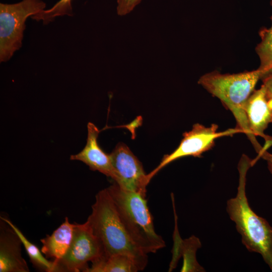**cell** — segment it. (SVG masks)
Masks as SVG:
<instances>
[{
  "instance_id": "6da1fadb",
  "label": "cell",
  "mask_w": 272,
  "mask_h": 272,
  "mask_svg": "<svg viewBox=\"0 0 272 272\" xmlns=\"http://www.w3.org/2000/svg\"><path fill=\"white\" fill-rule=\"evenodd\" d=\"M252 160L242 155L238 164L239 184L236 196L227 202V212L236 224L242 243L250 252L260 254L272 271V227L250 208L246 194V175Z\"/></svg>"
},
{
  "instance_id": "7a4b0ae2",
  "label": "cell",
  "mask_w": 272,
  "mask_h": 272,
  "mask_svg": "<svg viewBox=\"0 0 272 272\" xmlns=\"http://www.w3.org/2000/svg\"><path fill=\"white\" fill-rule=\"evenodd\" d=\"M264 75L258 68L232 74L214 71L201 76L198 81V84L218 98L232 113L236 121V128L246 135L258 155L262 152L263 147L249 128L245 105L258 80Z\"/></svg>"
},
{
  "instance_id": "3957f363",
  "label": "cell",
  "mask_w": 272,
  "mask_h": 272,
  "mask_svg": "<svg viewBox=\"0 0 272 272\" xmlns=\"http://www.w3.org/2000/svg\"><path fill=\"white\" fill-rule=\"evenodd\" d=\"M92 209L86 222L101 245L102 257L127 254L134 257L144 270L148 263V254L137 246L130 236L107 188L97 193Z\"/></svg>"
},
{
  "instance_id": "277c9868",
  "label": "cell",
  "mask_w": 272,
  "mask_h": 272,
  "mask_svg": "<svg viewBox=\"0 0 272 272\" xmlns=\"http://www.w3.org/2000/svg\"><path fill=\"white\" fill-rule=\"evenodd\" d=\"M107 189L127 231L143 252L155 253L165 246L163 238L155 232L146 197L115 182Z\"/></svg>"
},
{
  "instance_id": "5b68a950",
  "label": "cell",
  "mask_w": 272,
  "mask_h": 272,
  "mask_svg": "<svg viewBox=\"0 0 272 272\" xmlns=\"http://www.w3.org/2000/svg\"><path fill=\"white\" fill-rule=\"evenodd\" d=\"M41 0H22L12 4H0V60L10 59L22 44L25 22L45 9Z\"/></svg>"
},
{
  "instance_id": "8992f818",
  "label": "cell",
  "mask_w": 272,
  "mask_h": 272,
  "mask_svg": "<svg viewBox=\"0 0 272 272\" xmlns=\"http://www.w3.org/2000/svg\"><path fill=\"white\" fill-rule=\"evenodd\" d=\"M218 129V125L215 123L208 127L198 123L194 124L191 130L183 133L178 147L170 154L165 155L157 167L148 174L149 180L151 181L160 170L176 160L187 156L200 157L214 146L217 139L242 132L236 127L223 131Z\"/></svg>"
},
{
  "instance_id": "52a82bcc",
  "label": "cell",
  "mask_w": 272,
  "mask_h": 272,
  "mask_svg": "<svg viewBox=\"0 0 272 272\" xmlns=\"http://www.w3.org/2000/svg\"><path fill=\"white\" fill-rule=\"evenodd\" d=\"M103 256L101 245L87 222L75 223L70 247L64 257L56 264V271H85L88 263Z\"/></svg>"
},
{
  "instance_id": "ba28073f",
  "label": "cell",
  "mask_w": 272,
  "mask_h": 272,
  "mask_svg": "<svg viewBox=\"0 0 272 272\" xmlns=\"http://www.w3.org/2000/svg\"><path fill=\"white\" fill-rule=\"evenodd\" d=\"M109 155L118 176L116 183L124 189L146 197L150 180L138 158L125 144L121 143Z\"/></svg>"
},
{
  "instance_id": "9c48e42d",
  "label": "cell",
  "mask_w": 272,
  "mask_h": 272,
  "mask_svg": "<svg viewBox=\"0 0 272 272\" xmlns=\"http://www.w3.org/2000/svg\"><path fill=\"white\" fill-rule=\"evenodd\" d=\"M245 112L249 128L255 137H260L265 141L263 151L272 146V137L264 131L272 123V98L269 97L263 85L254 90L247 100Z\"/></svg>"
},
{
  "instance_id": "30bf717a",
  "label": "cell",
  "mask_w": 272,
  "mask_h": 272,
  "mask_svg": "<svg viewBox=\"0 0 272 272\" xmlns=\"http://www.w3.org/2000/svg\"><path fill=\"white\" fill-rule=\"evenodd\" d=\"M87 143L84 149L79 153L71 155L72 160L80 161L88 165L90 169L98 171L112 178L114 182L118 181V176L110 156L99 146L97 139L99 133L98 127L92 122L87 124Z\"/></svg>"
},
{
  "instance_id": "8fae6325",
  "label": "cell",
  "mask_w": 272,
  "mask_h": 272,
  "mask_svg": "<svg viewBox=\"0 0 272 272\" xmlns=\"http://www.w3.org/2000/svg\"><path fill=\"white\" fill-rule=\"evenodd\" d=\"M21 240L4 220L0 222V272H28L29 269L21 254Z\"/></svg>"
},
{
  "instance_id": "7c38bea8",
  "label": "cell",
  "mask_w": 272,
  "mask_h": 272,
  "mask_svg": "<svg viewBox=\"0 0 272 272\" xmlns=\"http://www.w3.org/2000/svg\"><path fill=\"white\" fill-rule=\"evenodd\" d=\"M75 223L69 222L67 217L52 233L40 240L42 243L41 252L47 258H51L56 268L57 263L66 253L71 244Z\"/></svg>"
},
{
  "instance_id": "4fadbf2b",
  "label": "cell",
  "mask_w": 272,
  "mask_h": 272,
  "mask_svg": "<svg viewBox=\"0 0 272 272\" xmlns=\"http://www.w3.org/2000/svg\"><path fill=\"white\" fill-rule=\"evenodd\" d=\"M143 270L137 260L130 255L116 254L101 257L92 262L85 272H137Z\"/></svg>"
},
{
  "instance_id": "5bb4252c",
  "label": "cell",
  "mask_w": 272,
  "mask_h": 272,
  "mask_svg": "<svg viewBox=\"0 0 272 272\" xmlns=\"http://www.w3.org/2000/svg\"><path fill=\"white\" fill-rule=\"evenodd\" d=\"M1 219L6 221L19 236L34 267L40 271H56V265L54 262L47 259V258L43 255L41 250L40 251L36 245L31 242L16 225L6 217L1 216Z\"/></svg>"
},
{
  "instance_id": "9a60e30c",
  "label": "cell",
  "mask_w": 272,
  "mask_h": 272,
  "mask_svg": "<svg viewBox=\"0 0 272 272\" xmlns=\"http://www.w3.org/2000/svg\"><path fill=\"white\" fill-rule=\"evenodd\" d=\"M270 19V27H263L259 30L260 41L255 47L260 61L258 69L265 73L264 76L272 70V16Z\"/></svg>"
},
{
  "instance_id": "2e32d148",
  "label": "cell",
  "mask_w": 272,
  "mask_h": 272,
  "mask_svg": "<svg viewBox=\"0 0 272 272\" xmlns=\"http://www.w3.org/2000/svg\"><path fill=\"white\" fill-rule=\"evenodd\" d=\"M72 1V0H60L50 9L44 10L33 16L32 18L37 21L42 20L44 24H47L56 17L71 15Z\"/></svg>"
},
{
  "instance_id": "e0dca14e",
  "label": "cell",
  "mask_w": 272,
  "mask_h": 272,
  "mask_svg": "<svg viewBox=\"0 0 272 272\" xmlns=\"http://www.w3.org/2000/svg\"><path fill=\"white\" fill-rule=\"evenodd\" d=\"M142 0H117V13L124 16L131 12Z\"/></svg>"
},
{
  "instance_id": "ac0fdd59",
  "label": "cell",
  "mask_w": 272,
  "mask_h": 272,
  "mask_svg": "<svg viewBox=\"0 0 272 272\" xmlns=\"http://www.w3.org/2000/svg\"><path fill=\"white\" fill-rule=\"evenodd\" d=\"M262 85L268 96L272 98V70L262 79Z\"/></svg>"
},
{
  "instance_id": "d6986e66",
  "label": "cell",
  "mask_w": 272,
  "mask_h": 272,
  "mask_svg": "<svg viewBox=\"0 0 272 272\" xmlns=\"http://www.w3.org/2000/svg\"><path fill=\"white\" fill-rule=\"evenodd\" d=\"M260 158H263L266 161L268 169L272 175V154L264 151L260 155Z\"/></svg>"
},
{
  "instance_id": "ffe728a7",
  "label": "cell",
  "mask_w": 272,
  "mask_h": 272,
  "mask_svg": "<svg viewBox=\"0 0 272 272\" xmlns=\"http://www.w3.org/2000/svg\"><path fill=\"white\" fill-rule=\"evenodd\" d=\"M269 4H270V6L272 7V0L270 1Z\"/></svg>"
}]
</instances>
